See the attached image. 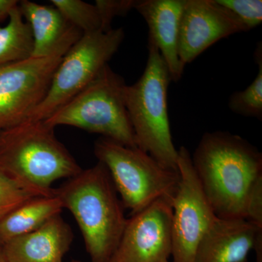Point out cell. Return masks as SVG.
I'll use <instances>...</instances> for the list:
<instances>
[{
  "mask_svg": "<svg viewBox=\"0 0 262 262\" xmlns=\"http://www.w3.org/2000/svg\"><path fill=\"white\" fill-rule=\"evenodd\" d=\"M193 168L219 218H244L246 198L262 177V154L246 139L227 131L207 132L192 156Z\"/></svg>",
  "mask_w": 262,
  "mask_h": 262,
  "instance_id": "cell-1",
  "label": "cell"
},
{
  "mask_svg": "<svg viewBox=\"0 0 262 262\" xmlns=\"http://www.w3.org/2000/svg\"><path fill=\"white\" fill-rule=\"evenodd\" d=\"M55 193L75 217L91 262L110 261L127 219L106 167L98 162L69 179Z\"/></svg>",
  "mask_w": 262,
  "mask_h": 262,
  "instance_id": "cell-2",
  "label": "cell"
},
{
  "mask_svg": "<svg viewBox=\"0 0 262 262\" xmlns=\"http://www.w3.org/2000/svg\"><path fill=\"white\" fill-rule=\"evenodd\" d=\"M82 170L44 121L27 119L0 130V172L39 196L54 195L53 182Z\"/></svg>",
  "mask_w": 262,
  "mask_h": 262,
  "instance_id": "cell-3",
  "label": "cell"
},
{
  "mask_svg": "<svg viewBox=\"0 0 262 262\" xmlns=\"http://www.w3.org/2000/svg\"><path fill=\"white\" fill-rule=\"evenodd\" d=\"M148 50L144 73L125 89L127 111L137 147L165 168L178 170V149L172 139L168 112L171 78L158 48L148 42Z\"/></svg>",
  "mask_w": 262,
  "mask_h": 262,
  "instance_id": "cell-4",
  "label": "cell"
},
{
  "mask_svg": "<svg viewBox=\"0 0 262 262\" xmlns=\"http://www.w3.org/2000/svg\"><path fill=\"white\" fill-rule=\"evenodd\" d=\"M127 84L108 64L77 96L44 120L52 127L68 125L137 147L126 104Z\"/></svg>",
  "mask_w": 262,
  "mask_h": 262,
  "instance_id": "cell-5",
  "label": "cell"
},
{
  "mask_svg": "<svg viewBox=\"0 0 262 262\" xmlns=\"http://www.w3.org/2000/svg\"><path fill=\"white\" fill-rule=\"evenodd\" d=\"M94 153L107 168L122 204L131 215L159 200L173 202L180 182L179 170L165 168L139 148L107 138L95 142Z\"/></svg>",
  "mask_w": 262,
  "mask_h": 262,
  "instance_id": "cell-6",
  "label": "cell"
},
{
  "mask_svg": "<svg viewBox=\"0 0 262 262\" xmlns=\"http://www.w3.org/2000/svg\"><path fill=\"white\" fill-rule=\"evenodd\" d=\"M124 38L122 28L82 34L63 56L47 95L27 119L44 121L77 96L108 64Z\"/></svg>",
  "mask_w": 262,
  "mask_h": 262,
  "instance_id": "cell-7",
  "label": "cell"
},
{
  "mask_svg": "<svg viewBox=\"0 0 262 262\" xmlns=\"http://www.w3.org/2000/svg\"><path fill=\"white\" fill-rule=\"evenodd\" d=\"M82 35L70 26L51 54L0 66V129L27 120L44 100L57 67Z\"/></svg>",
  "mask_w": 262,
  "mask_h": 262,
  "instance_id": "cell-8",
  "label": "cell"
},
{
  "mask_svg": "<svg viewBox=\"0 0 262 262\" xmlns=\"http://www.w3.org/2000/svg\"><path fill=\"white\" fill-rule=\"evenodd\" d=\"M180 174L178 190L172 202V251L173 262H194L196 249L216 215L207 200L185 146L178 149Z\"/></svg>",
  "mask_w": 262,
  "mask_h": 262,
  "instance_id": "cell-9",
  "label": "cell"
},
{
  "mask_svg": "<svg viewBox=\"0 0 262 262\" xmlns=\"http://www.w3.org/2000/svg\"><path fill=\"white\" fill-rule=\"evenodd\" d=\"M172 203L155 201L127 219L108 262H165L171 256Z\"/></svg>",
  "mask_w": 262,
  "mask_h": 262,
  "instance_id": "cell-10",
  "label": "cell"
},
{
  "mask_svg": "<svg viewBox=\"0 0 262 262\" xmlns=\"http://www.w3.org/2000/svg\"><path fill=\"white\" fill-rule=\"evenodd\" d=\"M248 31L232 12L216 0H185L179 27L181 63L185 67L220 39Z\"/></svg>",
  "mask_w": 262,
  "mask_h": 262,
  "instance_id": "cell-11",
  "label": "cell"
},
{
  "mask_svg": "<svg viewBox=\"0 0 262 262\" xmlns=\"http://www.w3.org/2000/svg\"><path fill=\"white\" fill-rule=\"evenodd\" d=\"M262 227L244 218L216 217L196 249L194 262H248Z\"/></svg>",
  "mask_w": 262,
  "mask_h": 262,
  "instance_id": "cell-12",
  "label": "cell"
},
{
  "mask_svg": "<svg viewBox=\"0 0 262 262\" xmlns=\"http://www.w3.org/2000/svg\"><path fill=\"white\" fill-rule=\"evenodd\" d=\"M185 0H136L134 9L149 29L148 42L153 43L168 67L170 78L178 82L184 67L179 60V27Z\"/></svg>",
  "mask_w": 262,
  "mask_h": 262,
  "instance_id": "cell-13",
  "label": "cell"
},
{
  "mask_svg": "<svg viewBox=\"0 0 262 262\" xmlns=\"http://www.w3.org/2000/svg\"><path fill=\"white\" fill-rule=\"evenodd\" d=\"M74 234L61 214L39 228L2 245L9 262H63Z\"/></svg>",
  "mask_w": 262,
  "mask_h": 262,
  "instance_id": "cell-14",
  "label": "cell"
},
{
  "mask_svg": "<svg viewBox=\"0 0 262 262\" xmlns=\"http://www.w3.org/2000/svg\"><path fill=\"white\" fill-rule=\"evenodd\" d=\"M18 7L32 29L34 38L32 57L40 58L51 54L64 37L70 24L54 7L27 0L19 2Z\"/></svg>",
  "mask_w": 262,
  "mask_h": 262,
  "instance_id": "cell-15",
  "label": "cell"
},
{
  "mask_svg": "<svg viewBox=\"0 0 262 262\" xmlns=\"http://www.w3.org/2000/svg\"><path fill=\"white\" fill-rule=\"evenodd\" d=\"M63 208L56 194L29 200L0 221V245L39 228L53 217L61 214Z\"/></svg>",
  "mask_w": 262,
  "mask_h": 262,
  "instance_id": "cell-16",
  "label": "cell"
},
{
  "mask_svg": "<svg viewBox=\"0 0 262 262\" xmlns=\"http://www.w3.org/2000/svg\"><path fill=\"white\" fill-rule=\"evenodd\" d=\"M8 18V24L0 27V66L28 59L34 50L32 29L24 21L18 5L11 10Z\"/></svg>",
  "mask_w": 262,
  "mask_h": 262,
  "instance_id": "cell-17",
  "label": "cell"
},
{
  "mask_svg": "<svg viewBox=\"0 0 262 262\" xmlns=\"http://www.w3.org/2000/svg\"><path fill=\"white\" fill-rule=\"evenodd\" d=\"M253 58L258 65L256 78L247 89L235 91L229 99V108L237 115L244 117L262 119V45L258 42L253 53Z\"/></svg>",
  "mask_w": 262,
  "mask_h": 262,
  "instance_id": "cell-18",
  "label": "cell"
},
{
  "mask_svg": "<svg viewBox=\"0 0 262 262\" xmlns=\"http://www.w3.org/2000/svg\"><path fill=\"white\" fill-rule=\"evenodd\" d=\"M51 3L67 23L82 34L102 32L101 18L96 5L81 0H51Z\"/></svg>",
  "mask_w": 262,
  "mask_h": 262,
  "instance_id": "cell-19",
  "label": "cell"
},
{
  "mask_svg": "<svg viewBox=\"0 0 262 262\" xmlns=\"http://www.w3.org/2000/svg\"><path fill=\"white\" fill-rule=\"evenodd\" d=\"M35 196L39 195L0 172V221Z\"/></svg>",
  "mask_w": 262,
  "mask_h": 262,
  "instance_id": "cell-20",
  "label": "cell"
},
{
  "mask_svg": "<svg viewBox=\"0 0 262 262\" xmlns=\"http://www.w3.org/2000/svg\"><path fill=\"white\" fill-rule=\"evenodd\" d=\"M216 2L232 12L249 30L262 22L261 0H216Z\"/></svg>",
  "mask_w": 262,
  "mask_h": 262,
  "instance_id": "cell-21",
  "label": "cell"
},
{
  "mask_svg": "<svg viewBox=\"0 0 262 262\" xmlns=\"http://www.w3.org/2000/svg\"><path fill=\"white\" fill-rule=\"evenodd\" d=\"M135 3L136 0H96L94 5L101 18L102 32L111 30L113 19L126 15L134 9Z\"/></svg>",
  "mask_w": 262,
  "mask_h": 262,
  "instance_id": "cell-22",
  "label": "cell"
},
{
  "mask_svg": "<svg viewBox=\"0 0 262 262\" xmlns=\"http://www.w3.org/2000/svg\"><path fill=\"white\" fill-rule=\"evenodd\" d=\"M244 219L262 227V177L254 182L248 192L245 203Z\"/></svg>",
  "mask_w": 262,
  "mask_h": 262,
  "instance_id": "cell-23",
  "label": "cell"
},
{
  "mask_svg": "<svg viewBox=\"0 0 262 262\" xmlns=\"http://www.w3.org/2000/svg\"><path fill=\"white\" fill-rule=\"evenodd\" d=\"M18 3L16 0H0V22L9 17L10 12Z\"/></svg>",
  "mask_w": 262,
  "mask_h": 262,
  "instance_id": "cell-24",
  "label": "cell"
},
{
  "mask_svg": "<svg viewBox=\"0 0 262 262\" xmlns=\"http://www.w3.org/2000/svg\"><path fill=\"white\" fill-rule=\"evenodd\" d=\"M253 250L256 253V262H262V233L258 236Z\"/></svg>",
  "mask_w": 262,
  "mask_h": 262,
  "instance_id": "cell-25",
  "label": "cell"
},
{
  "mask_svg": "<svg viewBox=\"0 0 262 262\" xmlns=\"http://www.w3.org/2000/svg\"><path fill=\"white\" fill-rule=\"evenodd\" d=\"M0 262H9V261L8 260V258H7L6 256H5L2 245H0Z\"/></svg>",
  "mask_w": 262,
  "mask_h": 262,
  "instance_id": "cell-26",
  "label": "cell"
},
{
  "mask_svg": "<svg viewBox=\"0 0 262 262\" xmlns=\"http://www.w3.org/2000/svg\"><path fill=\"white\" fill-rule=\"evenodd\" d=\"M72 262H81L80 261H72Z\"/></svg>",
  "mask_w": 262,
  "mask_h": 262,
  "instance_id": "cell-27",
  "label": "cell"
},
{
  "mask_svg": "<svg viewBox=\"0 0 262 262\" xmlns=\"http://www.w3.org/2000/svg\"><path fill=\"white\" fill-rule=\"evenodd\" d=\"M165 262H168V261H165Z\"/></svg>",
  "mask_w": 262,
  "mask_h": 262,
  "instance_id": "cell-28",
  "label": "cell"
},
{
  "mask_svg": "<svg viewBox=\"0 0 262 262\" xmlns=\"http://www.w3.org/2000/svg\"><path fill=\"white\" fill-rule=\"evenodd\" d=\"M0 130H1V129H0Z\"/></svg>",
  "mask_w": 262,
  "mask_h": 262,
  "instance_id": "cell-29",
  "label": "cell"
}]
</instances>
